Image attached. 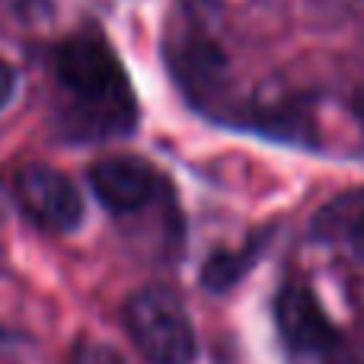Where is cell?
I'll use <instances>...</instances> for the list:
<instances>
[{"label": "cell", "instance_id": "6da1fadb", "mask_svg": "<svg viewBox=\"0 0 364 364\" xmlns=\"http://www.w3.org/2000/svg\"><path fill=\"white\" fill-rule=\"evenodd\" d=\"M55 74L70 100L96 122H106V132H125L134 122V96L115 51L93 32H80L61 42L55 55Z\"/></svg>", "mask_w": 364, "mask_h": 364}, {"label": "cell", "instance_id": "7a4b0ae2", "mask_svg": "<svg viewBox=\"0 0 364 364\" xmlns=\"http://www.w3.org/2000/svg\"><path fill=\"white\" fill-rule=\"evenodd\" d=\"M125 323L138 352L151 364H192L195 361V329L186 307L173 291L144 288L128 301Z\"/></svg>", "mask_w": 364, "mask_h": 364}, {"label": "cell", "instance_id": "3957f363", "mask_svg": "<svg viewBox=\"0 0 364 364\" xmlns=\"http://www.w3.org/2000/svg\"><path fill=\"white\" fill-rule=\"evenodd\" d=\"M13 195L19 208L48 230H74L83 220V198L61 170L29 164L13 176Z\"/></svg>", "mask_w": 364, "mask_h": 364}, {"label": "cell", "instance_id": "277c9868", "mask_svg": "<svg viewBox=\"0 0 364 364\" xmlns=\"http://www.w3.org/2000/svg\"><path fill=\"white\" fill-rule=\"evenodd\" d=\"M90 186H93L96 198L119 214H132L144 208L154 198V186L157 176L154 170L138 157H106L93 164L90 170Z\"/></svg>", "mask_w": 364, "mask_h": 364}, {"label": "cell", "instance_id": "5b68a950", "mask_svg": "<svg viewBox=\"0 0 364 364\" xmlns=\"http://www.w3.org/2000/svg\"><path fill=\"white\" fill-rule=\"evenodd\" d=\"M275 316H278V329H282L284 342L294 352H320V348L336 346V333L329 326L323 307L301 284L282 288L275 304Z\"/></svg>", "mask_w": 364, "mask_h": 364}, {"label": "cell", "instance_id": "8992f818", "mask_svg": "<svg viewBox=\"0 0 364 364\" xmlns=\"http://www.w3.org/2000/svg\"><path fill=\"white\" fill-rule=\"evenodd\" d=\"M68 364H125L122 361V355L115 352L112 346H106V342H80V346L74 348V355H70Z\"/></svg>", "mask_w": 364, "mask_h": 364}, {"label": "cell", "instance_id": "52a82bcc", "mask_svg": "<svg viewBox=\"0 0 364 364\" xmlns=\"http://www.w3.org/2000/svg\"><path fill=\"white\" fill-rule=\"evenodd\" d=\"M13 87H16V74H13V68L6 61H0V109L10 102Z\"/></svg>", "mask_w": 364, "mask_h": 364}, {"label": "cell", "instance_id": "ba28073f", "mask_svg": "<svg viewBox=\"0 0 364 364\" xmlns=\"http://www.w3.org/2000/svg\"><path fill=\"white\" fill-rule=\"evenodd\" d=\"M352 246H355V252L364 259V211L358 214V220H355V227H352Z\"/></svg>", "mask_w": 364, "mask_h": 364}, {"label": "cell", "instance_id": "9c48e42d", "mask_svg": "<svg viewBox=\"0 0 364 364\" xmlns=\"http://www.w3.org/2000/svg\"><path fill=\"white\" fill-rule=\"evenodd\" d=\"M358 115H361V122H364V93L358 96Z\"/></svg>", "mask_w": 364, "mask_h": 364}]
</instances>
